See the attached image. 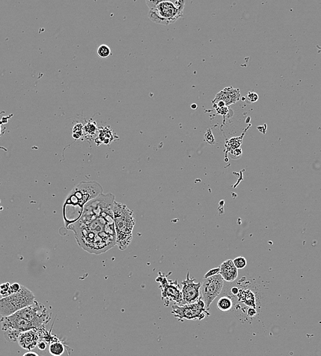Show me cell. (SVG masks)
<instances>
[{
	"instance_id": "ac0fdd59",
	"label": "cell",
	"mask_w": 321,
	"mask_h": 356,
	"mask_svg": "<svg viewBox=\"0 0 321 356\" xmlns=\"http://www.w3.org/2000/svg\"><path fill=\"white\" fill-rule=\"evenodd\" d=\"M97 131V127L95 122L88 121L85 126H83V132L85 135L94 136Z\"/></svg>"
},
{
	"instance_id": "ba28073f",
	"label": "cell",
	"mask_w": 321,
	"mask_h": 356,
	"mask_svg": "<svg viewBox=\"0 0 321 356\" xmlns=\"http://www.w3.org/2000/svg\"><path fill=\"white\" fill-rule=\"evenodd\" d=\"M167 276L160 273L156 279V282L160 284V293L162 299L165 302V306L169 305V302H174L178 305H181L182 302L181 289L178 284V281H171L167 279Z\"/></svg>"
},
{
	"instance_id": "30bf717a",
	"label": "cell",
	"mask_w": 321,
	"mask_h": 356,
	"mask_svg": "<svg viewBox=\"0 0 321 356\" xmlns=\"http://www.w3.org/2000/svg\"><path fill=\"white\" fill-rule=\"evenodd\" d=\"M40 341V337L37 329L26 331L21 333L17 339L18 344L21 348L31 352L35 349Z\"/></svg>"
},
{
	"instance_id": "44dd1931",
	"label": "cell",
	"mask_w": 321,
	"mask_h": 356,
	"mask_svg": "<svg viewBox=\"0 0 321 356\" xmlns=\"http://www.w3.org/2000/svg\"><path fill=\"white\" fill-rule=\"evenodd\" d=\"M234 264L237 269H242L247 265V260L244 257H237L233 260Z\"/></svg>"
},
{
	"instance_id": "603a6c76",
	"label": "cell",
	"mask_w": 321,
	"mask_h": 356,
	"mask_svg": "<svg viewBox=\"0 0 321 356\" xmlns=\"http://www.w3.org/2000/svg\"><path fill=\"white\" fill-rule=\"evenodd\" d=\"M174 6L177 8L178 12L181 16L183 15V10H184L185 1L184 0H176V1H172Z\"/></svg>"
},
{
	"instance_id": "7402d4cb",
	"label": "cell",
	"mask_w": 321,
	"mask_h": 356,
	"mask_svg": "<svg viewBox=\"0 0 321 356\" xmlns=\"http://www.w3.org/2000/svg\"><path fill=\"white\" fill-rule=\"evenodd\" d=\"M204 141L210 145H214L215 143V139L212 133L211 129L208 128L204 135Z\"/></svg>"
},
{
	"instance_id": "4fadbf2b",
	"label": "cell",
	"mask_w": 321,
	"mask_h": 356,
	"mask_svg": "<svg viewBox=\"0 0 321 356\" xmlns=\"http://www.w3.org/2000/svg\"><path fill=\"white\" fill-rule=\"evenodd\" d=\"M219 274L222 275V278L226 282H233L238 277V269L234 264L233 260L224 261L219 266Z\"/></svg>"
},
{
	"instance_id": "5bb4252c",
	"label": "cell",
	"mask_w": 321,
	"mask_h": 356,
	"mask_svg": "<svg viewBox=\"0 0 321 356\" xmlns=\"http://www.w3.org/2000/svg\"><path fill=\"white\" fill-rule=\"evenodd\" d=\"M233 307V301L231 297L223 296L217 302V307L223 312H228Z\"/></svg>"
},
{
	"instance_id": "836d02e7",
	"label": "cell",
	"mask_w": 321,
	"mask_h": 356,
	"mask_svg": "<svg viewBox=\"0 0 321 356\" xmlns=\"http://www.w3.org/2000/svg\"><path fill=\"white\" fill-rule=\"evenodd\" d=\"M22 356H39L38 354L34 352H28L26 354H24Z\"/></svg>"
},
{
	"instance_id": "ffe728a7",
	"label": "cell",
	"mask_w": 321,
	"mask_h": 356,
	"mask_svg": "<svg viewBox=\"0 0 321 356\" xmlns=\"http://www.w3.org/2000/svg\"><path fill=\"white\" fill-rule=\"evenodd\" d=\"M97 53L100 58H108L111 55V49L107 45L103 44L98 48Z\"/></svg>"
},
{
	"instance_id": "4dcf8cb0",
	"label": "cell",
	"mask_w": 321,
	"mask_h": 356,
	"mask_svg": "<svg viewBox=\"0 0 321 356\" xmlns=\"http://www.w3.org/2000/svg\"><path fill=\"white\" fill-rule=\"evenodd\" d=\"M230 153L231 155H233V158H240L242 155V150L241 148H238V149L230 152Z\"/></svg>"
},
{
	"instance_id": "cb8c5ba5",
	"label": "cell",
	"mask_w": 321,
	"mask_h": 356,
	"mask_svg": "<svg viewBox=\"0 0 321 356\" xmlns=\"http://www.w3.org/2000/svg\"><path fill=\"white\" fill-rule=\"evenodd\" d=\"M10 284L8 282L6 283L1 284L0 285V295L2 296V298L4 297L8 296L9 289H10Z\"/></svg>"
},
{
	"instance_id": "7a4b0ae2",
	"label": "cell",
	"mask_w": 321,
	"mask_h": 356,
	"mask_svg": "<svg viewBox=\"0 0 321 356\" xmlns=\"http://www.w3.org/2000/svg\"><path fill=\"white\" fill-rule=\"evenodd\" d=\"M103 192L101 184L95 181L81 182L76 186L68 195L62 207L65 228L68 229L76 223L81 218L85 205Z\"/></svg>"
},
{
	"instance_id": "9c48e42d",
	"label": "cell",
	"mask_w": 321,
	"mask_h": 356,
	"mask_svg": "<svg viewBox=\"0 0 321 356\" xmlns=\"http://www.w3.org/2000/svg\"><path fill=\"white\" fill-rule=\"evenodd\" d=\"M201 283L196 282L194 277L190 278V272H188L186 279L182 282L181 305L196 303L201 298Z\"/></svg>"
},
{
	"instance_id": "3957f363",
	"label": "cell",
	"mask_w": 321,
	"mask_h": 356,
	"mask_svg": "<svg viewBox=\"0 0 321 356\" xmlns=\"http://www.w3.org/2000/svg\"><path fill=\"white\" fill-rule=\"evenodd\" d=\"M113 212L117 246L123 251L128 248L133 239L134 214L125 204L117 202L114 203Z\"/></svg>"
},
{
	"instance_id": "1f68e13d",
	"label": "cell",
	"mask_w": 321,
	"mask_h": 356,
	"mask_svg": "<svg viewBox=\"0 0 321 356\" xmlns=\"http://www.w3.org/2000/svg\"><path fill=\"white\" fill-rule=\"evenodd\" d=\"M37 348L40 351H44L47 348V343L43 341H39L38 345H37Z\"/></svg>"
},
{
	"instance_id": "e0dca14e",
	"label": "cell",
	"mask_w": 321,
	"mask_h": 356,
	"mask_svg": "<svg viewBox=\"0 0 321 356\" xmlns=\"http://www.w3.org/2000/svg\"><path fill=\"white\" fill-rule=\"evenodd\" d=\"M242 136L240 137H235L228 141L226 144V149L228 152L233 151V150L240 148L241 145L242 144Z\"/></svg>"
},
{
	"instance_id": "6da1fadb",
	"label": "cell",
	"mask_w": 321,
	"mask_h": 356,
	"mask_svg": "<svg viewBox=\"0 0 321 356\" xmlns=\"http://www.w3.org/2000/svg\"><path fill=\"white\" fill-rule=\"evenodd\" d=\"M114 202V195L103 193L89 202L81 218L68 228L74 232L78 245L88 253L99 255L117 246Z\"/></svg>"
},
{
	"instance_id": "2e32d148",
	"label": "cell",
	"mask_w": 321,
	"mask_h": 356,
	"mask_svg": "<svg viewBox=\"0 0 321 356\" xmlns=\"http://www.w3.org/2000/svg\"><path fill=\"white\" fill-rule=\"evenodd\" d=\"M148 16H149V19H151L153 22L155 23V24L161 25H168L170 24L168 20L164 19L163 17H162L160 15L158 9H157V10H150Z\"/></svg>"
},
{
	"instance_id": "52a82bcc",
	"label": "cell",
	"mask_w": 321,
	"mask_h": 356,
	"mask_svg": "<svg viewBox=\"0 0 321 356\" xmlns=\"http://www.w3.org/2000/svg\"><path fill=\"white\" fill-rule=\"evenodd\" d=\"M224 285V280L220 274L204 278L201 284V295L206 309L222 293Z\"/></svg>"
},
{
	"instance_id": "7c38bea8",
	"label": "cell",
	"mask_w": 321,
	"mask_h": 356,
	"mask_svg": "<svg viewBox=\"0 0 321 356\" xmlns=\"http://www.w3.org/2000/svg\"><path fill=\"white\" fill-rule=\"evenodd\" d=\"M241 94L239 89H234L233 87L225 88L224 90L220 91L215 96L213 103L218 102L219 101L224 102L226 106L235 103L240 100Z\"/></svg>"
},
{
	"instance_id": "8992f818",
	"label": "cell",
	"mask_w": 321,
	"mask_h": 356,
	"mask_svg": "<svg viewBox=\"0 0 321 356\" xmlns=\"http://www.w3.org/2000/svg\"><path fill=\"white\" fill-rule=\"evenodd\" d=\"M172 313L175 317L180 319L201 320L210 315L208 309L205 307L204 302L200 298L196 303L187 305H174Z\"/></svg>"
},
{
	"instance_id": "f1b7e54d",
	"label": "cell",
	"mask_w": 321,
	"mask_h": 356,
	"mask_svg": "<svg viewBox=\"0 0 321 356\" xmlns=\"http://www.w3.org/2000/svg\"><path fill=\"white\" fill-rule=\"evenodd\" d=\"M215 110L217 111V114H221V115L226 116L228 114L229 112V108L228 106L222 107V108H215Z\"/></svg>"
},
{
	"instance_id": "e575fe53",
	"label": "cell",
	"mask_w": 321,
	"mask_h": 356,
	"mask_svg": "<svg viewBox=\"0 0 321 356\" xmlns=\"http://www.w3.org/2000/svg\"><path fill=\"white\" fill-rule=\"evenodd\" d=\"M191 108L194 109V110H195V109L197 108V105H196V103H193L192 106H191Z\"/></svg>"
},
{
	"instance_id": "9a60e30c",
	"label": "cell",
	"mask_w": 321,
	"mask_h": 356,
	"mask_svg": "<svg viewBox=\"0 0 321 356\" xmlns=\"http://www.w3.org/2000/svg\"><path fill=\"white\" fill-rule=\"evenodd\" d=\"M65 352V348L62 343L54 341L49 345V352L53 356H61Z\"/></svg>"
},
{
	"instance_id": "5b68a950",
	"label": "cell",
	"mask_w": 321,
	"mask_h": 356,
	"mask_svg": "<svg viewBox=\"0 0 321 356\" xmlns=\"http://www.w3.org/2000/svg\"><path fill=\"white\" fill-rule=\"evenodd\" d=\"M15 313L32 323L37 330L44 328L45 325H47L51 319L49 311L44 305L38 303L37 301L29 306L21 309Z\"/></svg>"
},
{
	"instance_id": "277c9868",
	"label": "cell",
	"mask_w": 321,
	"mask_h": 356,
	"mask_svg": "<svg viewBox=\"0 0 321 356\" xmlns=\"http://www.w3.org/2000/svg\"><path fill=\"white\" fill-rule=\"evenodd\" d=\"M35 300L34 293L21 285L19 292L0 299V315L1 317L12 315L20 309L29 306Z\"/></svg>"
},
{
	"instance_id": "d6a6232c",
	"label": "cell",
	"mask_w": 321,
	"mask_h": 356,
	"mask_svg": "<svg viewBox=\"0 0 321 356\" xmlns=\"http://www.w3.org/2000/svg\"><path fill=\"white\" fill-rule=\"evenodd\" d=\"M239 292H240V289H238L237 287H233L231 289V293L233 295H237L239 294Z\"/></svg>"
},
{
	"instance_id": "f546056e",
	"label": "cell",
	"mask_w": 321,
	"mask_h": 356,
	"mask_svg": "<svg viewBox=\"0 0 321 356\" xmlns=\"http://www.w3.org/2000/svg\"><path fill=\"white\" fill-rule=\"evenodd\" d=\"M247 100L251 103L256 102L258 100V96L256 93H249V94H247Z\"/></svg>"
},
{
	"instance_id": "d4e9b609",
	"label": "cell",
	"mask_w": 321,
	"mask_h": 356,
	"mask_svg": "<svg viewBox=\"0 0 321 356\" xmlns=\"http://www.w3.org/2000/svg\"><path fill=\"white\" fill-rule=\"evenodd\" d=\"M21 286V285H20L19 283L10 284V289H9L8 292L9 295L15 294V293L19 292V291H20Z\"/></svg>"
},
{
	"instance_id": "484cf974",
	"label": "cell",
	"mask_w": 321,
	"mask_h": 356,
	"mask_svg": "<svg viewBox=\"0 0 321 356\" xmlns=\"http://www.w3.org/2000/svg\"><path fill=\"white\" fill-rule=\"evenodd\" d=\"M161 1L158 0H146V3L150 10H157L159 3Z\"/></svg>"
},
{
	"instance_id": "83f0119b",
	"label": "cell",
	"mask_w": 321,
	"mask_h": 356,
	"mask_svg": "<svg viewBox=\"0 0 321 356\" xmlns=\"http://www.w3.org/2000/svg\"><path fill=\"white\" fill-rule=\"evenodd\" d=\"M219 272H220V269H219V267L215 268V269H210V271H208L207 273H206V275H204V278H207V277L219 274Z\"/></svg>"
},
{
	"instance_id": "d590c367",
	"label": "cell",
	"mask_w": 321,
	"mask_h": 356,
	"mask_svg": "<svg viewBox=\"0 0 321 356\" xmlns=\"http://www.w3.org/2000/svg\"><path fill=\"white\" fill-rule=\"evenodd\" d=\"M3 113H4V112H0V114H3Z\"/></svg>"
},
{
	"instance_id": "4316f807",
	"label": "cell",
	"mask_w": 321,
	"mask_h": 356,
	"mask_svg": "<svg viewBox=\"0 0 321 356\" xmlns=\"http://www.w3.org/2000/svg\"><path fill=\"white\" fill-rule=\"evenodd\" d=\"M12 116H13V114H10V115L7 116V117L1 118V121H0V137L3 135L5 130H1V126H2L3 124H6V123H8L10 118L12 117Z\"/></svg>"
},
{
	"instance_id": "d6986e66",
	"label": "cell",
	"mask_w": 321,
	"mask_h": 356,
	"mask_svg": "<svg viewBox=\"0 0 321 356\" xmlns=\"http://www.w3.org/2000/svg\"><path fill=\"white\" fill-rule=\"evenodd\" d=\"M83 125L82 123H78L75 125L73 128V138L76 140L80 139V138L83 137Z\"/></svg>"
},
{
	"instance_id": "8fae6325",
	"label": "cell",
	"mask_w": 321,
	"mask_h": 356,
	"mask_svg": "<svg viewBox=\"0 0 321 356\" xmlns=\"http://www.w3.org/2000/svg\"><path fill=\"white\" fill-rule=\"evenodd\" d=\"M157 9L160 15L164 19L168 20L170 24L174 23L178 18L182 17L172 1H160Z\"/></svg>"
}]
</instances>
